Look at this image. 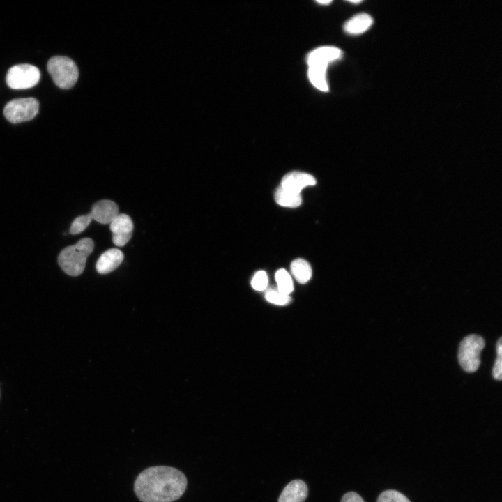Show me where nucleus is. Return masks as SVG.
I'll use <instances>...</instances> for the list:
<instances>
[{
    "instance_id": "f257e3e1",
    "label": "nucleus",
    "mask_w": 502,
    "mask_h": 502,
    "mask_svg": "<svg viewBox=\"0 0 502 502\" xmlns=\"http://www.w3.org/2000/svg\"><path fill=\"white\" fill-rule=\"evenodd\" d=\"M187 484L186 476L178 469L156 466L137 476L134 491L142 502H173L182 496Z\"/></svg>"
},
{
    "instance_id": "f03ea898",
    "label": "nucleus",
    "mask_w": 502,
    "mask_h": 502,
    "mask_svg": "<svg viewBox=\"0 0 502 502\" xmlns=\"http://www.w3.org/2000/svg\"><path fill=\"white\" fill-rule=\"evenodd\" d=\"M94 243L92 239L84 238L75 245L61 250L58 262L63 271L69 275L78 276L85 268L87 257L92 252Z\"/></svg>"
},
{
    "instance_id": "7ed1b4c3",
    "label": "nucleus",
    "mask_w": 502,
    "mask_h": 502,
    "mask_svg": "<svg viewBox=\"0 0 502 502\" xmlns=\"http://www.w3.org/2000/svg\"><path fill=\"white\" fill-rule=\"evenodd\" d=\"M47 68L55 84L68 89L76 83L79 72L75 63L68 57L55 56L47 62Z\"/></svg>"
},
{
    "instance_id": "20e7f679",
    "label": "nucleus",
    "mask_w": 502,
    "mask_h": 502,
    "mask_svg": "<svg viewBox=\"0 0 502 502\" xmlns=\"http://www.w3.org/2000/svg\"><path fill=\"white\" fill-rule=\"evenodd\" d=\"M485 347L483 338L471 334L460 342L458 349V360L462 368L466 372H476L480 364V353Z\"/></svg>"
},
{
    "instance_id": "39448f33",
    "label": "nucleus",
    "mask_w": 502,
    "mask_h": 502,
    "mask_svg": "<svg viewBox=\"0 0 502 502\" xmlns=\"http://www.w3.org/2000/svg\"><path fill=\"white\" fill-rule=\"evenodd\" d=\"M38 101L33 98L14 99L8 102L3 109L8 121L17 123L31 120L38 114Z\"/></svg>"
},
{
    "instance_id": "423d86ee",
    "label": "nucleus",
    "mask_w": 502,
    "mask_h": 502,
    "mask_svg": "<svg viewBox=\"0 0 502 502\" xmlns=\"http://www.w3.org/2000/svg\"><path fill=\"white\" fill-rule=\"evenodd\" d=\"M40 73L30 64H19L11 67L6 75V83L13 89H25L34 86L39 81Z\"/></svg>"
},
{
    "instance_id": "0eeeda50",
    "label": "nucleus",
    "mask_w": 502,
    "mask_h": 502,
    "mask_svg": "<svg viewBox=\"0 0 502 502\" xmlns=\"http://www.w3.org/2000/svg\"><path fill=\"white\" fill-rule=\"evenodd\" d=\"M109 225L113 243L117 246H124L132 236L133 222L130 217L124 213L118 214Z\"/></svg>"
},
{
    "instance_id": "6e6552de",
    "label": "nucleus",
    "mask_w": 502,
    "mask_h": 502,
    "mask_svg": "<svg viewBox=\"0 0 502 502\" xmlns=\"http://www.w3.org/2000/svg\"><path fill=\"white\" fill-rule=\"evenodd\" d=\"M119 214V208L116 203L111 200H101L95 203L91 211L88 215L91 220L101 224H110Z\"/></svg>"
},
{
    "instance_id": "1a4fd4ad",
    "label": "nucleus",
    "mask_w": 502,
    "mask_h": 502,
    "mask_svg": "<svg viewBox=\"0 0 502 502\" xmlns=\"http://www.w3.org/2000/svg\"><path fill=\"white\" fill-rule=\"evenodd\" d=\"M315 183L316 180L312 175L301 172H291L283 177L281 187L288 191L300 194L303 188Z\"/></svg>"
},
{
    "instance_id": "9d476101",
    "label": "nucleus",
    "mask_w": 502,
    "mask_h": 502,
    "mask_svg": "<svg viewBox=\"0 0 502 502\" xmlns=\"http://www.w3.org/2000/svg\"><path fill=\"white\" fill-rule=\"evenodd\" d=\"M342 56L340 49L333 46H323L312 50L307 56L308 66L317 65L327 66L329 63L340 59Z\"/></svg>"
},
{
    "instance_id": "9b49d317",
    "label": "nucleus",
    "mask_w": 502,
    "mask_h": 502,
    "mask_svg": "<svg viewBox=\"0 0 502 502\" xmlns=\"http://www.w3.org/2000/svg\"><path fill=\"white\" fill-rule=\"evenodd\" d=\"M124 256L123 252L116 248H112L103 252L96 263V271L100 274H107L122 263Z\"/></svg>"
},
{
    "instance_id": "f8f14e48",
    "label": "nucleus",
    "mask_w": 502,
    "mask_h": 502,
    "mask_svg": "<svg viewBox=\"0 0 502 502\" xmlns=\"http://www.w3.org/2000/svg\"><path fill=\"white\" fill-rule=\"evenodd\" d=\"M307 494L306 484L301 480H294L284 487L278 502H304Z\"/></svg>"
},
{
    "instance_id": "ddd939ff",
    "label": "nucleus",
    "mask_w": 502,
    "mask_h": 502,
    "mask_svg": "<svg viewBox=\"0 0 502 502\" xmlns=\"http://www.w3.org/2000/svg\"><path fill=\"white\" fill-rule=\"evenodd\" d=\"M373 19L366 13L356 15L344 24V31L350 34H359L366 31L372 24Z\"/></svg>"
},
{
    "instance_id": "4468645a",
    "label": "nucleus",
    "mask_w": 502,
    "mask_h": 502,
    "mask_svg": "<svg viewBox=\"0 0 502 502\" xmlns=\"http://www.w3.org/2000/svg\"><path fill=\"white\" fill-rule=\"evenodd\" d=\"M327 66L313 65L308 66L307 75L314 86L322 91H328L326 73Z\"/></svg>"
},
{
    "instance_id": "2eb2a0df",
    "label": "nucleus",
    "mask_w": 502,
    "mask_h": 502,
    "mask_svg": "<svg viewBox=\"0 0 502 502\" xmlns=\"http://www.w3.org/2000/svg\"><path fill=\"white\" fill-rule=\"evenodd\" d=\"M275 199L279 205L290 208L298 207L302 203L300 194L288 191L281 186L275 192Z\"/></svg>"
},
{
    "instance_id": "dca6fc26",
    "label": "nucleus",
    "mask_w": 502,
    "mask_h": 502,
    "mask_svg": "<svg viewBox=\"0 0 502 502\" xmlns=\"http://www.w3.org/2000/svg\"><path fill=\"white\" fill-rule=\"evenodd\" d=\"M291 271L296 280L301 284L309 281L312 276V268L309 263L303 259H296L291 264Z\"/></svg>"
},
{
    "instance_id": "f3484780",
    "label": "nucleus",
    "mask_w": 502,
    "mask_h": 502,
    "mask_svg": "<svg viewBox=\"0 0 502 502\" xmlns=\"http://www.w3.org/2000/svg\"><path fill=\"white\" fill-rule=\"evenodd\" d=\"M275 280L277 284V289L284 294L289 295L294 289L292 280L283 268L278 270L275 273Z\"/></svg>"
},
{
    "instance_id": "a211bd4d",
    "label": "nucleus",
    "mask_w": 502,
    "mask_h": 502,
    "mask_svg": "<svg viewBox=\"0 0 502 502\" xmlns=\"http://www.w3.org/2000/svg\"><path fill=\"white\" fill-rule=\"evenodd\" d=\"M265 298L268 302L279 305H287L291 301L289 295L284 294L278 289H268L265 294Z\"/></svg>"
},
{
    "instance_id": "6ab92c4d",
    "label": "nucleus",
    "mask_w": 502,
    "mask_h": 502,
    "mask_svg": "<svg viewBox=\"0 0 502 502\" xmlns=\"http://www.w3.org/2000/svg\"><path fill=\"white\" fill-rule=\"evenodd\" d=\"M377 502H411L403 494L393 489L383 492L378 497Z\"/></svg>"
},
{
    "instance_id": "aec40b11",
    "label": "nucleus",
    "mask_w": 502,
    "mask_h": 502,
    "mask_svg": "<svg viewBox=\"0 0 502 502\" xmlns=\"http://www.w3.org/2000/svg\"><path fill=\"white\" fill-rule=\"evenodd\" d=\"M91 220L88 214L77 217L70 226V233L71 234H77L82 232L89 226Z\"/></svg>"
},
{
    "instance_id": "412c9836",
    "label": "nucleus",
    "mask_w": 502,
    "mask_h": 502,
    "mask_svg": "<svg viewBox=\"0 0 502 502\" xmlns=\"http://www.w3.org/2000/svg\"><path fill=\"white\" fill-rule=\"evenodd\" d=\"M501 337H500L496 344L497 357L493 367L492 374L495 379L501 380V363H502V344Z\"/></svg>"
},
{
    "instance_id": "4be33fe9",
    "label": "nucleus",
    "mask_w": 502,
    "mask_h": 502,
    "mask_svg": "<svg viewBox=\"0 0 502 502\" xmlns=\"http://www.w3.org/2000/svg\"><path fill=\"white\" fill-rule=\"evenodd\" d=\"M251 284L255 290H264L268 284V276L266 272L264 271L257 272L252 280Z\"/></svg>"
},
{
    "instance_id": "5701e85b",
    "label": "nucleus",
    "mask_w": 502,
    "mask_h": 502,
    "mask_svg": "<svg viewBox=\"0 0 502 502\" xmlns=\"http://www.w3.org/2000/svg\"><path fill=\"white\" fill-rule=\"evenodd\" d=\"M341 502H364V501L357 493L349 492L342 496Z\"/></svg>"
},
{
    "instance_id": "b1692460",
    "label": "nucleus",
    "mask_w": 502,
    "mask_h": 502,
    "mask_svg": "<svg viewBox=\"0 0 502 502\" xmlns=\"http://www.w3.org/2000/svg\"><path fill=\"white\" fill-rule=\"evenodd\" d=\"M317 2L319 3H321V4H324V5L326 4H326L330 3L332 2V1H330H330H328V0H326V1H317Z\"/></svg>"
},
{
    "instance_id": "393cba45",
    "label": "nucleus",
    "mask_w": 502,
    "mask_h": 502,
    "mask_svg": "<svg viewBox=\"0 0 502 502\" xmlns=\"http://www.w3.org/2000/svg\"><path fill=\"white\" fill-rule=\"evenodd\" d=\"M349 2L353 3H359L361 2V1H358V0H357V1L351 0V1H349Z\"/></svg>"
}]
</instances>
